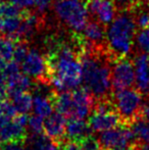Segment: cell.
Masks as SVG:
<instances>
[{
  "mask_svg": "<svg viewBox=\"0 0 149 150\" xmlns=\"http://www.w3.org/2000/svg\"><path fill=\"white\" fill-rule=\"evenodd\" d=\"M137 27L129 9H121L114 16L106 34L107 51L112 61L127 57L134 44Z\"/></svg>",
  "mask_w": 149,
  "mask_h": 150,
  "instance_id": "obj_1",
  "label": "cell"
},
{
  "mask_svg": "<svg viewBox=\"0 0 149 150\" xmlns=\"http://www.w3.org/2000/svg\"><path fill=\"white\" fill-rule=\"evenodd\" d=\"M57 16L76 33H81L89 22L86 0H58L55 3Z\"/></svg>",
  "mask_w": 149,
  "mask_h": 150,
  "instance_id": "obj_2",
  "label": "cell"
},
{
  "mask_svg": "<svg viewBox=\"0 0 149 150\" xmlns=\"http://www.w3.org/2000/svg\"><path fill=\"white\" fill-rule=\"evenodd\" d=\"M143 96L137 88H126L115 91L112 95L113 104L125 126L140 115Z\"/></svg>",
  "mask_w": 149,
  "mask_h": 150,
  "instance_id": "obj_3",
  "label": "cell"
},
{
  "mask_svg": "<svg viewBox=\"0 0 149 150\" xmlns=\"http://www.w3.org/2000/svg\"><path fill=\"white\" fill-rule=\"evenodd\" d=\"M20 64H22L23 73L34 79L36 82L50 84L45 55L41 54L37 49L29 50L26 58Z\"/></svg>",
  "mask_w": 149,
  "mask_h": 150,
  "instance_id": "obj_4",
  "label": "cell"
},
{
  "mask_svg": "<svg viewBox=\"0 0 149 150\" xmlns=\"http://www.w3.org/2000/svg\"><path fill=\"white\" fill-rule=\"evenodd\" d=\"M112 84L113 92L133 87L135 84V67L133 61L127 57L113 61Z\"/></svg>",
  "mask_w": 149,
  "mask_h": 150,
  "instance_id": "obj_5",
  "label": "cell"
},
{
  "mask_svg": "<svg viewBox=\"0 0 149 150\" xmlns=\"http://www.w3.org/2000/svg\"><path fill=\"white\" fill-rule=\"evenodd\" d=\"M99 141L104 150H108L119 146H127L135 141L134 135L128 126L102 131L99 135Z\"/></svg>",
  "mask_w": 149,
  "mask_h": 150,
  "instance_id": "obj_6",
  "label": "cell"
},
{
  "mask_svg": "<svg viewBox=\"0 0 149 150\" xmlns=\"http://www.w3.org/2000/svg\"><path fill=\"white\" fill-rule=\"evenodd\" d=\"M88 124L94 132H102L109 129L125 126L115 108L108 110L93 109L88 120Z\"/></svg>",
  "mask_w": 149,
  "mask_h": 150,
  "instance_id": "obj_7",
  "label": "cell"
},
{
  "mask_svg": "<svg viewBox=\"0 0 149 150\" xmlns=\"http://www.w3.org/2000/svg\"><path fill=\"white\" fill-rule=\"evenodd\" d=\"M87 7L89 13L104 26L112 22L117 11L114 0H88Z\"/></svg>",
  "mask_w": 149,
  "mask_h": 150,
  "instance_id": "obj_8",
  "label": "cell"
},
{
  "mask_svg": "<svg viewBox=\"0 0 149 150\" xmlns=\"http://www.w3.org/2000/svg\"><path fill=\"white\" fill-rule=\"evenodd\" d=\"M66 117L59 112H52L46 117L43 125V133L52 141L60 142L66 139Z\"/></svg>",
  "mask_w": 149,
  "mask_h": 150,
  "instance_id": "obj_9",
  "label": "cell"
},
{
  "mask_svg": "<svg viewBox=\"0 0 149 150\" xmlns=\"http://www.w3.org/2000/svg\"><path fill=\"white\" fill-rule=\"evenodd\" d=\"M136 88L144 95L149 96V54L141 52L135 57Z\"/></svg>",
  "mask_w": 149,
  "mask_h": 150,
  "instance_id": "obj_10",
  "label": "cell"
},
{
  "mask_svg": "<svg viewBox=\"0 0 149 150\" xmlns=\"http://www.w3.org/2000/svg\"><path fill=\"white\" fill-rule=\"evenodd\" d=\"M0 136L3 141L6 142H26L28 138L26 127L18 124L13 119L9 120L1 129H0Z\"/></svg>",
  "mask_w": 149,
  "mask_h": 150,
  "instance_id": "obj_11",
  "label": "cell"
},
{
  "mask_svg": "<svg viewBox=\"0 0 149 150\" xmlns=\"http://www.w3.org/2000/svg\"><path fill=\"white\" fill-rule=\"evenodd\" d=\"M85 39L94 47H107L104 25L99 22H88L83 30Z\"/></svg>",
  "mask_w": 149,
  "mask_h": 150,
  "instance_id": "obj_12",
  "label": "cell"
},
{
  "mask_svg": "<svg viewBox=\"0 0 149 150\" xmlns=\"http://www.w3.org/2000/svg\"><path fill=\"white\" fill-rule=\"evenodd\" d=\"M89 134H92V130L88 122L83 119H70L66 122V138L68 140L78 143Z\"/></svg>",
  "mask_w": 149,
  "mask_h": 150,
  "instance_id": "obj_13",
  "label": "cell"
},
{
  "mask_svg": "<svg viewBox=\"0 0 149 150\" xmlns=\"http://www.w3.org/2000/svg\"><path fill=\"white\" fill-rule=\"evenodd\" d=\"M7 81V89H8V97L13 96L14 94L25 91H30L32 88V82L30 77L24 73H18L11 75L6 78Z\"/></svg>",
  "mask_w": 149,
  "mask_h": 150,
  "instance_id": "obj_14",
  "label": "cell"
},
{
  "mask_svg": "<svg viewBox=\"0 0 149 150\" xmlns=\"http://www.w3.org/2000/svg\"><path fill=\"white\" fill-rule=\"evenodd\" d=\"M134 135L135 141L149 145V122L142 117H137L127 125Z\"/></svg>",
  "mask_w": 149,
  "mask_h": 150,
  "instance_id": "obj_15",
  "label": "cell"
},
{
  "mask_svg": "<svg viewBox=\"0 0 149 150\" xmlns=\"http://www.w3.org/2000/svg\"><path fill=\"white\" fill-rule=\"evenodd\" d=\"M22 16L0 18V34L16 42V35L22 23Z\"/></svg>",
  "mask_w": 149,
  "mask_h": 150,
  "instance_id": "obj_16",
  "label": "cell"
},
{
  "mask_svg": "<svg viewBox=\"0 0 149 150\" xmlns=\"http://www.w3.org/2000/svg\"><path fill=\"white\" fill-rule=\"evenodd\" d=\"M18 113H29L33 108V97L29 91L20 92L10 97Z\"/></svg>",
  "mask_w": 149,
  "mask_h": 150,
  "instance_id": "obj_17",
  "label": "cell"
},
{
  "mask_svg": "<svg viewBox=\"0 0 149 150\" xmlns=\"http://www.w3.org/2000/svg\"><path fill=\"white\" fill-rule=\"evenodd\" d=\"M33 109H34L35 115H40L43 119L47 117L48 115H51L54 109L51 97L36 95L33 98Z\"/></svg>",
  "mask_w": 149,
  "mask_h": 150,
  "instance_id": "obj_18",
  "label": "cell"
},
{
  "mask_svg": "<svg viewBox=\"0 0 149 150\" xmlns=\"http://www.w3.org/2000/svg\"><path fill=\"white\" fill-rule=\"evenodd\" d=\"M27 140L29 141V144L27 146L29 150H44L52 142L44 133L32 134L30 138H27Z\"/></svg>",
  "mask_w": 149,
  "mask_h": 150,
  "instance_id": "obj_19",
  "label": "cell"
},
{
  "mask_svg": "<svg viewBox=\"0 0 149 150\" xmlns=\"http://www.w3.org/2000/svg\"><path fill=\"white\" fill-rule=\"evenodd\" d=\"M16 41L5 36L0 37V56L6 61H10L13 58Z\"/></svg>",
  "mask_w": 149,
  "mask_h": 150,
  "instance_id": "obj_20",
  "label": "cell"
},
{
  "mask_svg": "<svg viewBox=\"0 0 149 150\" xmlns=\"http://www.w3.org/2000/svg\"><path fill=\"white\" fill-rule=\"evenodd\" d=\"M25 10L26 9H22L9 1L0 2V18L22 16Z\"/></svg>",
  "mask_w": 149,
  "mask_h": 150,
  "instance_id": "obj_21",
  "label": "cell"
},
{
  "mask_svg": "<svg viewBox=\"0 0 149 150\" xmlns=\"http://www.w3.org/2000/svg\"><path fill=\"white\" fill-rule=\"evenodd\" d=\"M77 144L79 145L82 150H104L99 139H97L92 134H89L86 137H84Z\"/></svg>",
  "mask_w": 149,
  "mask_h": 150,
  "instance_id": "obj_22",
  "label": "cell"
},
{
  "mask_svg": "<svg viewBox=\"0 0 149 150\" xmlns=\"http://www.w3.org/2000/svg\"><path fill=\"white\" fill-rule=\"evenodd\" d=\"M135 38L140 51L149 54V27L141 29V30H137Z\"/></svg>",
  "mask_w": 149,
  "mask_h": 150,
  "instance_id": "obj_23",
  "label": "cell"
},
{
  "mask_svg": "<svg viewBox=\"0 0 149 150\" xmlns=\"http://www.w3.org/2000/svg\"><path fill=\"white\" fill-rule=\"evenodd\" d=\"M29 46H28V41L25 40H20V41L16 42V47H14V52H13V58L12 60L16 61L18 63H22L24 59L26 58L27 54L29 52Z\"/></svg>",
  "mask_w": 149,
  "mask_h": 150,
  "instance_id": "obj_24",
  "label": "cell"
},
{
  "mask_svg": "<svg viewBox=\"0 0 149 150\" xmlns=\"http://www.w3.org/2000/svg\"><path fill=\"white\" fill-rule=\"evenodd\" d=\"M0 115L12 120L18 115V111L11 101H9L8 99H4V100H0Z\"/></svg>",
  "mask_w": 149,
  "mask_h": 150,
  "instance_id": "obj_25",
  "label": "cell"
},
{
  "mask_svg": "<svg viewBox=\"0 0 149 150\" xmlns=\"http://www.w3.org/2000/svg\"><path fill=\"white\" fill-rule=\"evenodd\" d=\"M43 125L44 120L43 117L38 115H33L29 117L28 127L32 134H38V133H43Z\"/></svg>",
  "mask_w": 149,
  "mask_h": 150,
  "instance_id": "obj_26",
  "label": "cell"
},
{
  "mask_svg": "<svg viewBox=\"0 0 149 150\" xmlns=\"http://www.w3.org/2000/svg\"><path fill=\"white\" fill-rule=\"evenodd\" d=\"M0 150H29L25 142H6L0 145Z\"/></svg>",
  "mask_w": 149,
  "mask_h": 150,
  "instance_id": "obj_27",
  "label": "cell"
},
{
  "mask_svg": "<svg viewBox=\"0 0 149 150\" xmlns=\"http://www.w3.org/2000/svg\"><path fill=\"white\" fill-rule=\"evenodd\" d=\"M8 98V89H7V81L6 77L4 76L3 71H0V100Z\"/></svg>",
  "mask_w": 149,
  "mask_h": 150,
  "instance_id": "obj_28",
  "label": "cell"
},
{
  "mask_svg": "<svg viewBox=\"0 0 149 150\" xmlns=\"http://www.w3.org/2000/svg\"><path fill=\"white\" fill-rule=\"evenodd\" d=\"M58 145H59L60 149L61 150H82L80 148V146L75 142H72L70 140H66L64 139L60 142H57Z\"/></svg>",
  "mask_w": 149,
  "mask_h": 150,
  "instance_id": "obj_29",
  "label": "cell"
},
{
  "mask_svg": "<svg viewBox=\"0 0 149 150\" xmlns=\"http://www.w3.org/2000/svg\"><path fill=\"white\" fill-rule=\"evenodd\" d=\"M52 2H53V0H33V5L36 6L37 9L40 12H42L47 9Z\"/></svg>",
  "mask_w": 149,
  "mask_h": 150,
  "instance_id": "obj_30",
  "label": "cell"
},
{
  "mask_svg": "<svg viewBox=\"0 0 149 150\" xmlns=\"http://www.w3.org/2000/svg\"><path fill=\"white\" fill-rule=\"evenodd\" d=\"M9 2L22 9H29L31 6H33V0H9Z\"/></svg>",
  "mask_w": 149,
  "mask_h": 150,
  "instance_id": "obj_31",
  "label": "cell"
},
{
  "mask_svg": "<svg viewBox=\"0 0 149 150\" xmlns=\"http://www.w3.org/2000/svg\"><path fill=\"white\" fill-rule=\"evenodd\" d=\"M136 0H114V3L117 5V8L121 7V9H127Z\"/></svg>",
  "mask_w": 149,
  "mask_h": 150,
  "instance_id": "obj_32",
  "label": "cell"
},
{
  "mask_svg": "<svg viewBox=\"0 0 149 150\" xmlns=\"http://www.w3.org/2000/svg\"><path fill=\"white\" fill-rule=\"evenodd\" d=\"M140 117H142L144 120H146L149 122V102L143 103L140 110Z\"/></svg>",
  "mask_w": 149,
  "mask_h": 150,
  "instance_id": "obj_33",
  "label": "cell"
},
{
  "mask_svg": "<svg viewBox=\"0 0 149 150\" xmlns=\"http://www.w3.org/2000/svg\"><path fill=\"white\" fill-rule=\"evenodd\" d=\"M44 150H61V149H60V147H59V145H58V143L51 142Z\"/></svg>",
  "mask_w": 149,
  "mask_h": 150,
  "instance_id": "obj_34",
  "label": "cell"
},
{
  "mask_svg": "<svg viewBox=\"0 0 149 150\" xmlns=\"http://www.w3.org/2000/svg\"><path fill=\"white\" fill-rule=\"evenodd\" d=\"M6 63H7V61L5 59H3V58L0 56V71H4V69H5V67H6Z\"/></svg>",
  "mask_w": 149,
  "mask_h": 150,
  "instance_id": "obj_35",
  "label": "cell"
},
{
  "mask_svg": "<svg viewBox=\"0 0 149 150\" xmlns=\"http://www.w3.org/2000/svg\"><path fill=\"white\" fill-rule=\"evenodd\" d=\"M2 143H3V141H2V139H1V136H0V145H1Z\"/></svg>",
  "mask_w": 149,
  "mask_h": 150,
  "instance_id": "obj_36",
  "label": "cell"
}]
</instances>
